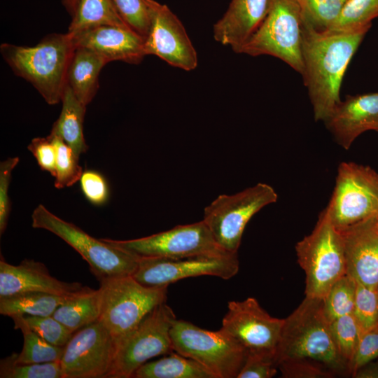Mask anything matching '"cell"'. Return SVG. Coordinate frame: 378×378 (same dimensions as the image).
<instances>
[{
    "instance_id": "1",
    "label": "cell",
    "mask_w": 378,
    "mask_h": 378,
    "mask_svg": "<svg viewBox=\"0 0 378 378\" xmlns=\"http://www.w3.org/2000/svg\"><path fill=\"white\" fill-rule=\"evenodd\" d=\"M370 28L317 30L302 18V74L316 121L324 122L340 103L349 64Z\"/></svg>"
},
{
    "instance_id": "2",
    "label": "cell",
    "mask_w": 378,
    "mask_h": 378,
    "mask_svg": "<svg viewBox=\"0 0 378 378\" xmlns=\"http://www.w3.org/2000/svg\"><path fill=\"white\" fill-rule=\"evenodd\" d=\"M74 50L67 32L50 34L31 47L7 43L0 46L3 58L14 74L30 83L50 105L62 101Z\"/></svg>"
},
{
    "instance_id": "3",
    "label": "cell",
    "mask_w": 378,
    "mask_h": 378,
    "mask_svg": "<svg viewBox=\"0 0 378 378\" xmlns=\"http://www.w3.org/2000/svg\"><path fill=\"white\" fill-rule=\"evenodd\" d=\"M287 358L312 360L336 375H350L347 364L335 345L322 299L305 297L298 308L284 318L276 353V365Z\"/></svg>"
},
{
    "instance_id": "4",
    "label": "cell",
    "mask_w": 378,
    "mask_h": 378,
    "mask_svg": "<svg viewBox=\"0 0 378 378\" xmlns=\"http://www.w3.org/2000/svg\"><path fill=\"white\" fill-rule=\"evenodd\" d=\"M34 228L48 230L74 248L89 264L99 281L136 271L140 256L105 239H96L71 223L51 213L39 204L31 214Z\"/></svg>"
},
{
    "instance_id": "5",
    "label": "cell",
    "mask_w": 378,
    "mask_h": 378,
    "mask_svg": "<svg viewBox=\"0 0 378 378\" xmlns=\"http://www.w3.org/2000/svg\"><path fill=\"white\" fill-rule=\"evenodd\" d=\"M298 261L305 273V295L322 299L332 284L346 274L340 231L325 209L311 234L295 246Z\"/></svg>"
},
{
    "instance_id": "6",
    "label": "cell",
    "mask_w": 378,
    "mask_h": 378,
    "mask_svg": "<svg viewBox=\"0 0 378 378\" xmlns=\"http://www.w3.org/2000/svg\"><path fill=\"white\" fill-rule=\"evenodd\" d=\"M170 336L174 351L196 360L216 378H237L247 357L246 350L221 329L208 330L176 318Z\"/></svg>"
},
{
    "instance_id": "7",
    "label": "cell",
    "mask_w": 378,
    "mask_h": 378,
    "mask_svg": "<svg viewBox=\"0 0 378 378\" xmlns=\"http://www.w3.org/2000/svg\"><path fill=\"white\" fill-rule=\"evenodd\" d=\"M101 313L99 321L115 342L134 328L155 307L166 302L167 286L149 287L132 276L99 281Z\"/></svg>"
},
{
    "instance_id": "8",
    "label": "cell",
    "mask_w": 378,
    "mask_h": 378,
    "mask_svg": "<svg viewBox=\"0 0 378 378\" xmlns=\"http://www.w3.org/2000/svg\"><path fill=\"white\" fill-rule=\"evenodd\" d=\"M239 53L276 57L302 75V14L296 2L270 0L264 20Z\"/></svg>"
},
{
    "instance_id": "9",
    "label": "cell",
    "mask_w": 378,
    "mask_h": 378,
    "mask_svg": "<svg viewBox=\"0 0 378 378\" xmlns=\"http://www.w3.org/2000/svg\"><path fill=\"white\" fill-rule=\"evenodd\" d=\"M176 319L164 302L155 307L131 331L116 342L108 378H130L148 360L173 351L170 330Z\"/></svg>"
},
{
    "instance_id": "10",
    "label": "cell",
    "mask_w": 378,
    "mask_h": 378,
    "mask_svg": "<svg viewBox=\"0 0 378 378\" xmlns=\"http://www.w3.org/2000/svg\"><path fill=\"white\" fill-rule=\"evenodd\" d=\"M277 198L271 186L259 183L234 195H219L204 208L202 220L223 251L238 253L248 221L262 208L276 202Z\"/></svg>"
},
{
    "instance_id": "11",
    "label": "cell",
    "mask_w": 378,
    "mask_h": 378,
    "mask_svg": "<svg viewBox=\"0 0 378 378\" xmlns=\"http://www.w3.org/2000/svg\"><path fill=\"white\" fill-rule=\"evenodd\" d=\"M326 209L338 230L377 216L378 173L369 166L342 162Z\"/></svg>"
},
{
    "instance_id": "12",
    "label": "cell",
    "mask_w": 378,
    "mask_h": 378,
    "mask_svg": "<svg viewBox=\"0 0 378 378\" xmlns=\"http://www.w3.org/2000/svg\"><path fill=\"white\" fill-rule=\"evenodd\" d=\"M105 239L145 257L175 259L230 253L218 245L202 220L191 224L177 225L145 237L129 240Z\"/></svg>"
},
{
    "instance_id": "13",
    "label": "cell",
    "mask_w": 378,
    "mask_h": 378,
    "mask_svg": "<svg viewBox=\"0 0 378 378\" xmlns=\"http://www.w3.org/2000/svg\"><path fill=\"white\" fill-rule=\"evenodd\" d=\"M239 269L238 253L198 255L183 258L140 256L132 275L149 287L167 286L179 280L200 276H214L227 280Z\"/></svg>"
},
{
    "instance_id": "14",
    "label": "cell",
    "mask_w": 378,
    "mask_h": 378,
    "mask_svg": "<svg viewBox=\"0 0 378 378\" xmlns=\"http://www.w3.org/2000/svg\"><path fill=\"white\" fill-rule=\"evenodd\" d=\"M284 319L271 316L254 298L230 301L220 328L248 354L273 358L279 343Z\"/></svg>"
},
{
    "instance_id": "15",
    "label": "cell",
    "mask_w": 378,
    "mask_h": 378,
    "mask_svg": "<svg viewBox=\"0 0 378 378\" xmlns=\"http://www.w3.org/2000/svg\"><path fill=\"white\" fill-rule=\"evenodd\" d=\"M115 349L114 337L99 321L80 328L64 348V378H108Z\"/></svg>"
},
{
    "instance_id": "16",
    "label": "cell",
    "mask_w": 378,
    "mask_h": 378,
    "mask_svg": "<svg viewBox=\"0 0 378 378\" xmlns=\"http://www.w3.org/2000/svg\"><path fill=\"white\" fill-rule=\"evenodd\" d=\"M146 1L150 23L144 39L146 55H155L185 71L195 69L197 54L181 22L167 5L154 0Z\"/></svg>"
},
{
    "instance_id": "17",
    "label": "cell",
    "mask_w": 378,
    "mask_h": 378,
    "mask_svg": "<svg viewBox=\"0 0 378 378\" xmlns=\"http://www.w3.org/2000/svg\"><path fill=\"white\" fill-rule=\"evenodd\" d=\"M88 287L78 282H64L55 278L41 262L24 259L19 265H13L1 255L0 298L25 292L72 297Z\"/></svg>"
},
{
    "instance_id": "18",
    "label": "cell",
    "mask_w": 378,
    "mask_h": 378,
    "mask_svg": "<svg viewBox=\"0 0 378 378\" xmlns=\"http://www.w3.org/2000/svg\"><path fill=\"white\" fill-rule=\"evenodd\" d=\"M339 230L344 241L346 274L358 284L378 287L377 216Z\"/></svg>"
},
{
    "instance_id": "19",
    "label": "cell",
    "mask_w": 378,
    "mask_h": 378,
    "mask_svg": "<svg viewBox=\"0 0 378 378\" xmlns=\"http://www.w3.org/2000/svg\"><path fill=\"white\" fill-rule=\"evenodd\" d=\"M70 35L75 47L87 49L107 63L122 61L138 64L146 56L144 38L130 27L100 25Z\"/></svg>"
},
{
    "instance_id": "20",
    "label": "cell",
    "mask_w": 378,
    "mask_h": 378,
    "mask_svg": "<svg viewBox=\"0 0 378 378\" xmlns=\"http://www.w3.org/2000/svg\"><path fill=\"white\" fill-rule=\"evenodd\" d=\"M336 142L347 150L368 130L378 132V92L348 96L324 121Z\"/></svg>"
},
{
    "instance_id": "21",
    "label": "cell",
    "mask_w": 378,
    "mask_h": 378,
    "mask_svg": "<svg viewBox=\"0 0 378 378\" xmlns=\"http://www.w3.org/2000/svg\"><path fill=\"white\" fill-rule=\"evenodd\" d=\"M270 0H232L214 26V39L239 53L264 20Z\"/></svg>"
},
{
    "instance_id": "22",
    "label": "cell",
    "mask_w": 378,
    "mask_h": 378,
    "mask_svg": "<svg viewBox=\"0 0 378 378\" xmlns=\"http://www.w3.org/2000/svg\"><path fill=\"white\" fill-rule=\"evenodd\" d=\"M107 62L94 52L75 47L66 72V85L76 98L88 106L99 88V76Z\"/></svg>"
},
{
    "instance_id": "23",
    "label": "cell",
    "mask_w": 378,
    "mask_h": 378,
    "mask_svg": "<svg viewBox=\"0 0 378 378\" xmlns=\"http://www.w3.org/2000/svg\"><path fill=\"white\" fill-rule=\"evenodd\" d=\"M61 102V113L53 123L50 134L59 137L79 158L88 149L83 135V121L87 106L76 98L67 85Z\"/></svg>"
},
{
    "instance_id": "24",
    "label": "cell",
    "mask_w": 378,
    "mask_h": 378,
    "mask_svg": "<svg viewBox=\"0 0 378 378\" xmlns=\"http://www.w3.org/2000/svg\"><path fill=\"white\" fill-rule=\"evenodd\" d=\"M101 313V291L88 287L55 310L52 316L74 333L97 322Z\"/></svg>"
},
{
    "instance_id": "25",
    "label": "cell",
    "mask_w": 378,
    "mask_h": 378,
    "mask_svg": "<svg viewBox=\"0 0 378 378\" xmlns=\"http://www.w3.org/2000/svg\"><path fill=\"white\" fill-rule=\"evenodd\" d=\"M68 12L71 16L67 31L70 34L100 25L129 27L112 0H73Z\"/></svg>"
},
{
    "instance_id": "26",
    "label": "cell",
    "mask_w": 378,
    "mask_h": 378,
    "mask_svg": "<svg viewBox=\"0 0 378 378\" xmlns=\"http://www.w3.org/2000/svg\"><path fill=\"white\" fill-rule=\"evenodd\" d=\"M133 378H216L202 365L176 351L147 362L134 373Z\"/></svg>"
},
{
    "instance_id": "27",
    "label": "cell",
    "mask_w": 378,
    "mask_h": 378,
    "mask_svg": "<svg viewBox=\"0 0 378 378\" xmlns=\"http://www.w3.org/2000/svg\"><path fill=\"white\" fill-rule=\"evenodd\" d=\"M74 296L64 297L43 292H25L6 296L0 298V314L9 317L18 314L52 316L59 306Z\"/></svg>"
},
{
    "instance_id": "28",
    "label": "cell",
    "mask_w": 378,
    "mask_h": 378,
    "mask_svg": "<svg viewBox=\"0 0 378 378\" xmlns=\"http://www.w3.org/2000/svg\"><path fill=\"white\" fill-rule=\"evenodd\" d=\"M15 329L20 330L23 335V346L20 354L15 353L18 363H43L59 361L64 348L52 345L32 330L23 315L11 316Z\"/></svg>"
},
{
    "instance_id": "29",
    "label": "cell",
    "mask_w": 378,
    "mask_h": 378,
    "mask_svg": "<svg viewBox=\"0 0 378 378\" xmlns=\"http://www.w3.org/2000/svg\"><path fill=\"white\" fill-rule=\"evenodd\" d=\"M378 18V0H346L338 17L326 30L351 31L370 28Z\"/></svg>"
},
{
    "instance_id": "30",
    "label": "cell",
    "mask_w": 378,
    "mask_h": 378,
    "mask_svg": "<svg viewBox=\"0 0 378 378\" xmlns=\"http://www.w3.org/2000/svg\"><path fill=\"white\" fill-rule=\"evenodd\" d=\"M357 283L346 274L336 281L322 298L324 314L332 321L353 313Z\"/></svg>"
},
{
    "instance_id": "31",
    "label": "cell",
    "mask_w": 378,
    "mask_h": 378,
    "mask_svg": "<svg viewBox=\"0 0 378 378\" xmlns=\"http://www.w3.org/2000/svg\"><path fill=\"white\" fill-rule=\"evenodd\" d=\"M330 326L337 352L349 370L362 330L353 314L332 321Z\"/></svg>"
},
{
    "instance_id": "32",
    "label": "cell",
    "mask_w": 378,
    "mask_h": 378,
    "mask_svg": "<svg viewBox=\"0 0 378 378\" xmlns=\"http://www.w3.org/2000/svg\"><path fill=\"white\" fill-rule=\"evenodd\" d=\"M1 378H64L60 360L43 363H18L15 353L0 361Z\"/></svg>"
},
{
    "instance_id": "33",
    "label": "cell",
    "mask_w": 378,
    "mask_h": 378,
    "mask_svg": "<svg viewBox=\"0 0 378 378\" xmlns=\"http://www.w3.org/2000/svg\"><path fill=\"white\" fill-rule=\"evenodd\" d=\"M304 21L317 30H326L338 17L346 0H294Z\"/></svg>"
},
{
    "instance_id": "34",
    "label": "cell",
    "mask_w": 378,
    "mask_h": 378,
    "mask_svg": "<svg viewBox=\"0 0 378 378\" xmlns=\"http://www.w3.org/2000/svg\"><path fill=\"white\" fill-rule=\"evenodd\" d=\"M56 148V174L55 187L62 189L73 186L80 180L83 174L78 164L79 158L59 137L50 134Z\"/></svg>"
},
{
    "instance_id": "35",
    "label": "cell",
    "mask_w": 378,
    "mask_h": 378,
    "mask_svg": "<svg viewBox=\"0 0 378 378\" xmlns=\"http://www.w3.org/2000/svg\"><path fill=\"white\" fill-rule=\"evenodd\" d=\"M352 314L362 331L378 326V287L357 283Z\"/></svg>"
},
{
    "instance_id": "36",
    "label": "cell",
    "mask_w": 378,
    "mask_h": 378,
    "mask_svg": "<svg viewBox=\"0 0 378 378\" xmlns=\"http://www.w3.org/2000/svg\"><path fill=\"white\" fill-rule=\"evenodd\" d=\"M124 22L144 39L150 23L149 8L146 0H112Z\"/></svg>"
},
{
    "instance_id": "37",
    "label": "cell",
    "mask_w": 378,
    "mask_h": 378,
    "mask_svg": "<svg viewBox=\"0 0 378 378\" xmlns=\"http://www.w3.org/2000/svg\"><path fill=\"white\" fill-rule=\"evenodd\" d=\"M24 316L30 328L52 345L64 347L74 334L52 316Z\"/></svg>"
},
{
    "instance_id": "38",
    "label": "cell",
    "mask_w": 378,
    "mask_h": 378,
    "mask_svg": "<svg viewBox=\"0 0 378 378\" xmlns=\"http://www.w3.org/2000/svg\"><path fill=\"white\" fill-rule=\"evenodd\" d=\"M284 378H331L336 374L323 364L306 358H287L279 362Z\"/></svg>"
},
{
    "instance_id": "39",
    "label": "cell",
    "mask_w": 378,
    "mask_h": 378,
    "mask_svg": "<svg viewBox=\"0 0 378 378\" xmlns=\"http://www.w3.org/2000/svg\"><path fill=\"white\" fill-rule=\"evenodd\" d=\"M378 358V326L362 331L356 353L349 366L350 375Z\"/></svg>"
},
{
    "instance_id": "40",
    "label": "cell",
    "mask_w": 378,
    "mask_h": 378,
    "mask_svg": "<svg viewBox=\"0 0 378 378\" xmlns=\"http://www.w3.org/2000/svg\"><path fill=\"white\" fill-rule=\"evenodd\" d=\"M82 192L94 205L100 206L108 199L109 190L106 179L99 172L85 170L80 178Z\"/></svg>"
},
{
    "instance_id": "41",
    "label": "cell",
    "mask_w": 378,
    "mask_h": 378,
    "mask_svg": "<svg viewBox=\"0 0 378 378\" xmlns=\"http://www.w3.org/2000/svg\"><path fill=\"white\" fill-rule=\"evenodd\" d=\"M18 157L8 158L0 163V234L6 229L10 212L8 189L12 172L18 164Z\"/></svg>"
},
{
    "instance_id": "42",
    "label": "cell",
    "mask_w": 378,
    "mask_h": 378,
    "mask_svg": "<svg viewBox=\"0 0 378 378\" xmlns=\"http://www.w3.org/2000/svg\"><path fill=\"white\" fill-rule=\"evenodd\" d=\"M274 359L254 354H248L237 378H271L277 373Z\"/></svg>"
},
{
    "instance_id": "43",
    "label": "cell",
    "mask_w": 378,
    "mask_h": 378,
    "mask_svg": "<svg viewBox=\"0 0 378 378\" xmlns=\"http://www.w3.org/2000/svg\"><path fill=\"white\" fill-rule=\"evenodd\" d=\"M27 148L36 158L40 168L49 172L55 177L56 174V148L50 138L48 136L34 138Z\"/></svg>"
},
{
    "instance_id": "44",
    "label": "cell",
    "mask_w": 378,
    "mask_h": 378,
    "mask_svg": "<svg viewBox=\"0 0 378 378\" xmlns=\"http://www.w3.org/2000/svg\"><path fill=\"white\" fill-rule=\"evenodd\" d=\"M354 378H378V358L360 368Z\"/></svg>"
},
{
    "instance_id": "45",
    "label": "cell",
    "mask_w": 378,
    "mask_h": 378,
    "mask_svg": "<svg viewBox=\"0 0 378 378\" xmlns=\"http://www.w3.org/2000/svg\"><path fill=\"white\" fill-rule=\"evenodd\" d=\"M70 1H71V0H63V4L65 6L66 8L69 6Z\"/></svg>"
},
{
    "instance_id": "46",
    "label": "cell",
    "mask_w": 378,
    "mask_h": 378,
    "mask_svg": "<svg viewBox=\"0 0 378 378\" xmlns=\"http://www.w3.org/2000/svg\"><path fill=\"white\" fill-rule=\"evenodd\" d=\"M72 2H73V0H71V1H70V3H69V6H68L67 8H66V10H69L70 9L71 6V4H72Z\"/></svg>"
},
{
    "instance_id": "47",
    "label": "cell",
    "mask_w": 378,
    "mask_h": 378,
    "mask_svg": "<svg viewBox=\"0 0 378 378\" xmlns=\"http://www.w3.org/2000/svg\"><path fill=\"white\" fill-rule=\"evenodd\" d=\"M377 222H378V215H377Z\"/></svg>"
}]
</instances>
